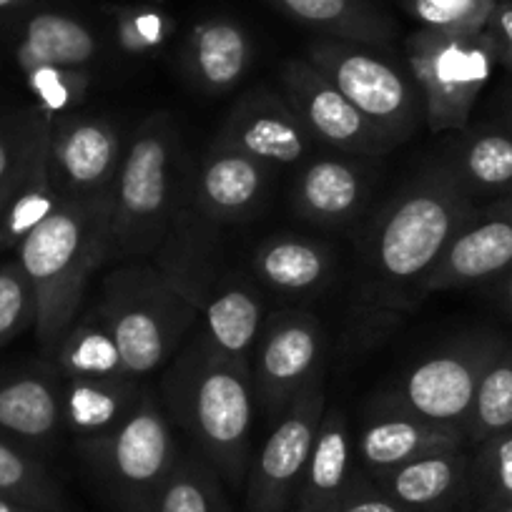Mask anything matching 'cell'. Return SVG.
I'll return each mask as SVG.
<instances>
[{
	"instance_id": "cell-34",
	"label": "cell",
	"mask_w": 512,
	"mask_h": 512,
	"mask_svg": "<svg viewBox=\"0 0 512 512\" xmlns=\"http://www.w3.org/2000/svg\"><path fill=\"white\" fill-rule=\"evenodd\" d=\"M402 6L422 28L472 36L485 31L497 0H402Z\"/></svg>"
},
{
	"instance_id": "cell-25",
	"label": "cell",
	"mask_w": 512,
	"mask_h": 512,
	"mask_svg": "<svg viewBox=\"0 0 512 512\" xmlns=\"http://www.w3.org/2000/svg\"><path fill=\"white\" fill-rule=\"evenodd\" d=\"M294 21L317 28L327 38L387 46L395 38V23L369 0H267Z\"/></svg>"
},
{
	"instance_id": "cell-27",
	"label": "cell",
	"mask_w": 512,
	"mask_h": 512,
	"mask_svg": "<svg viewBox=\"0 0 512 512\" xmlns=\"http://www.w3.org/2000/svg\"><path fill=\"white\" fill-rule=\"evenodd\" d=\"M98 56V41L81 21L63 13H38L26 23L18 43V66L31 71L38 66L86 68Z\"/></svg>"
},
{
	"instance_id": "cell-43",
	"label": "cell",
	"mask_w": 512,
	"mask_h": 512,
	"mask_svg": "<svg viewBox=\"0 0 512 512\" xmlns=\"http://www.w3.org/2000/svg\"><path fill=\"white\" fill-rule=\"evenodd\" d=\"M0 512H43V510H36V507L31 505H23V502L11 500V497H0Z\"/></svg>"
},
{
	"instance_id": "cell-6",
	"label": "cell",
	"mask_w": 512,
	"mask_h": 512,
	"mask_svg": "<svg viewBox=\"0 0 512 512\" xmlns=\"http://www.w3.org/2000/svg\"><path fill=\"white\" fill-rule=\"evenodd\" d=\"M307 61L362 113L387 149L405 144L425 121L415 78L377 46L324 36L309 43Z\"/></svg>"
},
{
	"instance_id": "cell-42",
	"label": "cell",
	"mask_w": 512,
	"mask_h": 512,
	"mask_svg": "<svg viewBox=\"0 0 512 512\" xmlns=\"http://www.w3.org/2000/svg\"><path fill=\"white\" fill-rule=\"evenodd\" d=\"M28 159H31V156H28ZM26 164H28V161H26ZM26 164H23V169H26ZM23 169L18 171L16 176H11V179H8L6 184H0V219H3V214H6V206H8V201L13 199V194H16L18 184H21Z\"/></svg>"
},
{
	"instance_id": "cell-14",
	"label": "cell",
	"mask_w": 512,
	"mask_h": 512,
	"mask_svg": "<svg viewBox=\"0 0 512 512\" xmlns=\"http://www.w3.org/2000/svg\"><path fill=\"white\" fill-rule=\"evenodd\" d=\"M512 269V194L477 206L420 289V297L490 284Z\"/></svg>"
},
{
	"instance_id": "cell-33",
	"label": "cell",
	"mask_w": 512,
	"mask_h": 512,
	"mask_svg": "<svg viewBox=\"0 0 512 512\" xmlns=\"http://www.w3.org/2000/svg\"><path fill=\"white\" fill-rule=\"evenodd\" d=\"M472 462V487L480 492L482 507L505 512L512 507V430L480 442Z\"/></svg>"
},
{
	"instance_id": "cell-39",
	"label": "cell",
	"mask_w": 512,
	"mask_h": 512,
	"mask_svg": "<svg viewBox=\"0 0 512 512\" xmlns=\"http://www.w3.org/2000/svg\"><path fill=\"white\" fill-rule=\"evenodd\" d=\"M339 512H412L390 497L374 480L352 477L347 492L339 500Z\"/></svg>"
},
{
	"instance_id": "cell-28",
	"label": "cell",
	"mask_w": 512,
	"mask_h": 512,
	"mask_svg": "<svg viewBox=\"0 0 512 512\" xmlns=\"http://www.w3.org/2000/svg\"><path fill=\"white\" fill-rule=\"evenodd\" d=\"M61 194L51 176V123L38 139L16 194L0 219V246H21V241L61 206Z\"/></svg>"
},
{
	"instance_id": "cell-21",
	"label": "cell",
	"mask_w": 512,
	"mask_h": 512,
	"mask_svg": "<svg viewBox=\"0 0 512 512\" xmlns=\"http://www.w3.org/2000/svg\"><path fill=\"white\" fill-rule=\"evenodd\" d=\"M251 63V41L239 23L211 18L191 31L184 51V66L199 91L219 96L231 91L246 76Z\"/></svg>"
},
{
	"instance_id": "cell-2",
	"label": "cell",
	"mask_w": 512,
	"mask_h": 512,
	"mask_svg": "<svg viewBox=\"0 0 512 512\" xmlns=\"http://www.w3.org/2000/svg\"><path fill=\"white\" fill-rule=\"evenodd\" d=\"M111 259V194L63 199L18 246L36 297V337L56 354L81 312L88 282Z\"/></svg>"
},
{
	"instance_id": "cell-36",
	"label": "cell",
	"mask_w": 512,
	"mask_h": 512,
	"mask_svg": "<svg viewBox=\"0 0 512 512\" xmlns=\"http://www.w3.org/2000/svg\"><path fill=\"white\" fill-rule=\"evenodd\" d=\"M36 324V297L21 262L0 267V347Z\"/></svg>"
},
{
	"instance_id": "cell-19",
	"label": "cell",
	"mask_w": 512,
	"mask_h": 512,
	"mask_svg": "<svg viewBox=\"0 0 512 512\" xmlns=\"http://www.w3.org/2000/svg\"><path fill=\"white\" fill-rule=\"evenodd\" d=\"M390 497L412 512H442L472 485V460L457 450L432 452L372 477Z\"/></svg>"
},
{
	"instance_id": "cell-37",
	"label": "cell",
	"mask_w": 512,
	"mask_h": 512,
	"mask_svg": "<svg viewBox=\"0 0 512 512\" xmlns=\"http://www.w3.org/2000/svg\"><path fill=\"white\" fill-rule=\"evenodd\" d=\"M171 21L159 11H144V8H128L118 13L116 36L123 51L128 53H151L164 46L171 36Z\"/></svg>"
},
{
	"instance_id": "cell-40",
	"label": "cell",
	"mask_w": 512,
	"mask_h": 512,
	"mask_svg": "<svg viewBox=\"0 0 512 512\" xmlns=\"http://www.w3.org/2000/svg\"><path fill=\"white\" fill-rule=\"evenodd\" d=\"M485 33L495 51V61L512 71V0H497Z\"/></svg>"
},
{
	"instance_id": "cell-7",
	"label": "cell",
	"mask_w": 512,
	"mask_h": 512,
	"mask_svg": "<svg viewBox=\"0 0 512 512\" xmlns=\"http://www.w3.org/2000/svg\"><path fill=\"white\" fill-rule=\"evenodd\" d=\"M83 460L121 512H156L181 452L154 395L141 397L126 422L101 440L78 442Z\"/></svg>"
},
{
	"instance_id": "cell-5",
	"label": "cell",
	"mask_w": 512,
	"mask_h": 512,
	"mask_svg": "<svg viewBox=\"0 0 512 512\" xmlns=\"http://www.w3.org/2000/svg\"><path fill=\"white\" fill-rule=\"evenodd\" d=\"M98 317L116 342L123 367L141 379L176 357L196 324V304L159 267H123L101 284Z\"/></svg>"
},
{
	"instance_id": "cell-15",
	"label": "cell",
	"mask_w": 512,
	"mask_h": 512,
	"mask_svg": "<svg viewBox=\"0 0 512 512\" xmlns=\"http://www.w3.org/2000/svg\"><path fill=\"white\" fill-rule=\"evenodd\" d=\"M274 166L214 141L189 176V199L211 224H244L267 201Z\"/></svg>"
},
{
	"instance_id": "cell-12",
	"label": "cell",
	"mask_w": 512,
	"mask_h": 512,
	"mask_svg": "<svg viewBox=\"0 0 512 512\" xmlns=\"http://www.w3.org/2000/svg\"><path fill=\"white\" fill-rule=\"evenodd\" d=\"M284 101L292 106L317 144L354 156H382L387 144L374 134L362 113L307 61L292 58L279 71Z\"/></svg>"
},
{
	"instance_id": "cell-22",
	"label": "cell",
	"mask_w": 512,
	"mask_h": 512,
	"mask_svg": "<svg viewBox=\"0 0 512 512\" xmlns=\"http://www.w3.org/2000/svg\"><path fill=\"white\" fill-rule=\"evenodd\" d=\"M354 440L347 417L339 407L324 410L317 442L309 455L302 485H299L294 512H324L339 505L352 482Z\"/></svg>"
},
{
	"instance_id": "cell-4",
	"label": "cell",
	"mask_w": 512,
	"mask_h": 512,
	"mask_svg": "<svg viewBox=\"0 0 512 512\" xmlns=\"http://www.w3.org/2000/svg\"><path fill=\"white\" fill-rule=\"evenodd\" d=\"M184 199L189 174L179 126L156 113L136 128L123 151L111 191V259L159 254L184 216Z\"/></svg>"
},
{
	"instance_id": "cell-10",
	"label": "cell",
	"mask_w": 512,
	"mask_h": 512,
	"mask_svg": "<svg viewBox=\"0 0 512 512\" xmlns=\"http://www.w3.org/2000/svg\"><path fill=\"white\" fill-rule=\"evenodd\" d=\"M324 374L319 372L279 417L269 440L251 457L246 475V512H287L297 500L309 455L324 417Z\"/></svg>"
},
{
	"instance_id": "cell-20",
	"label": "cell",
	"mask_w": 512,
	"mask_h": 512,
	"mask_svg": "<svg viewBox=\"0 0 512 512\" xmlns=\"http://www.w3.org/2000/svg\"><path fill=\"white\" fill-rule=\"evenodd\" d=\"M367 171L347 159H314L294 181V209L307 221L344 226L367 201Z\"/></svg>"
},
{
	"instance_id": "cell-16",
	"label": "cell",
	"mask_w": 512,
	"mask_h": 512,
	"mask_svg": "<svg viewBox=\"0 0 512 512\" xmlns=\"http://www.w3.org/2000/svg\"><path fill=\"white\" fill-rule=\"evenodd\" d=\"M216 141L269 166L304 164L317 144L284 96L269 88L244 93L226 113Z\"/></svg>"
},
{
	"instance_id": "cell-29",
	"label": "cell",
	"mask_w": 512,
	"mask_h": 512,
	"mask_svg": "<svg viewBox=\"0 0 512 512\" xmlns=\"http://www.w3.org/2000/svg\"><path fill=\"white\" fill-rule=\"evenodd\" d=\"M56 362L58 372L66 379H116L128 374L96 307L73 322L63 342L58 344Z\"/></svg>"
},
{
	"instance_id": "cell-38",
	"label": "cell",
	"mask_w": 512,
	"mask_h": 512,
	"mask_svg": "<svg viewBox=\"0 0 512 512\" xmlns=\"http://www.w3.org/2000/svg\"><path fill=\"white\" fill-rule=\"evenodd\" d=\"M48 123H51V116H46L38 108L36 116L23 118L16 126L0 128V184H6L11 176H16L23 169Z\"/></svg>"
},
{
	"instance_id": "cell-26",
	"label": "cell",
	"mask_w": 512,
	"mask_h": 512,
	"mask_svg": "<svg viewBox=\"0 0 512 512\" xmlns=\"http://www.w3.org/2000/svg\"><path fill=\"white\" fill-rule=\"evenodd\" d=\"M457 179L475 199L492 201L512 194V128L480 126L467 131L447 159Z\"/></svg>"
},
{
	"instance_id": "cell-17",
	"label": "cell",
	"mask_w": 512,
	"mask_h": 512,
	"mask_svg": "<svg viewBox=\"0 0 512 512\" xmlns=\"http://www.w3.org/2000/svg\"><path fill=\"white\" fill-rule=\"evenodd\" d=\"M384 407L387 410L379 412L362 427L357 445H354L359 460L372 477L407 465L412 460H420L432 452L457 450L467 442L465 432L457 427L435 425V422L422 420V417L387 405V402Z\"/></svg>"
},
{
	"instance_id": "cell-32",
	"label": "cell",
	"mask_w": 512,
	"mask_h": 512,
	"mask_svg": "<svg viewBox=\"0 0 512 512\" xmlns=\"http://www.w3.org/2000/svg\"><path fill=\"white\" fill-rule=\"evenodd\" d=\"M156 512H231L219 475L204 457L181 455Z\"/></svg>"
},
{
	"instance_id": "cell-23",
	"label": "cell",
	"mask_w": 512,
	"mask_h": 512,
	"mask_svg": "<svg viewBox=\"0 0 512 512\" xmlns=\"http://www.w3.org/2000/svg\"><path fill=\"white\" fill-rule=\"evenodd\" d=\"M141 397L139 379L131 374L116 379H66L63 425L78 442L101 440L131 417Z\"/></svg>"
},
{
	"instance_id": "cell-47",
	"label": "cell",
	"mask_w": 512,
	"mask_h": 512,
	"mask_svg": "<svg viewBox=\"0 0 512 512\" xmlns=\"http://www.w3.org/2000/svg\"><path fill=\"white\" fill-rule=\"evenodd\" d=\"M477 512H495V510H490V507H482V510H477Z\"/></svg>"
},
{
	"instance_id": "cell-35",
	"label": "cell",
	"mask_w": 512,
	"mask_h": 512,
	"mask_svg": "<svg viewBox=\"0 0 512 512\" xmlns=\"http://www.w3.org/2000/svg\"><path fill=\"white\" fill-rule=\"evenodd\" d=\"M28 88L36 96L38 108L46 116H66L73 113L86 101L91 76L86 68H61V66H38L26 71Z\"/></svg>"
},
{
	"instance_id": "cell-41",
	"label": "cell",
	"mask_w": 512,
	"mask_h": 512,
	"mask_svg": "<svg viewBox=\"0 0 512 512\" xmlns=\"http://www.w3.org/2000/svg\"><path fill=\"white\" fill-rule=\"evenodd\" d=\"M490 284H492V289H495V297H497V302H500V307L505 309L512 319V269L510 272L502 274V277H497L495 282H490Z\"/></svg>"
},
{
	"instance_id": "cell-18",
	"label": "cell",
	"mask_w": 512,
	"mask_h": 512,
	"mask_svg": "<svg viewBox=\"0 0 512 512\" xmlns=\"http://www.w3.org/2000/svg\"><path fill=\"white\" fill-rule=\"evenodd\" d=\"M63 427V387L43 372L0 379V437L28 447H46Z\"/></svg>"
},
{
	"instance_id": "cell-13",
	"label": "cell",
	"mask_w": 512,
	"mask_h": 512,
	"mask_svg": "<svg viewBox=\"0 0 512 512\" xmlns=\"http://www.w3.org/2000/svg\"><path fill=\"white\" fill-rule=\"evenodd\" d=\"M121 161V136L106 118L73 111L51 123V176L61 199L108 196Z\"/></svg>"
},
{
	"instance_id": "cell-46",
	"label": "cell",
	"mask_w": 512,
	"mask_h": 512,
	"mask_svg": "<svg viewBox=\"0 0 512 512\" xmlns=\"http://www.w3.org/2000/svg\"><path fill=\"white\" fill-rule=\"evenodd\" d=\"M324 512H339V505H334V507H329V510H324Z\"/></svg>"
},
{
	"instance_id": "cell-8",
	"label": "cell",
	"mask_w": 512,
	"mask_h": 512,
	"mask_svg": "<svg viewBox=\"0 0 512 512\" xmlns=\"http://www.w3.org/2000/svg\"><path fill=\"white\" fill-rule=\"evenodd\" d=\"M495 63L485 31L457 36L420 28L407 38L405 66L422 93L430 131H465Z\"/></svg>"
},
{
	"instance_id": "cell-24",
	"label": "cell",
	"mask_w": 512,
	"mask_h": 512,
	"mask_svg": "<svg viewBox=\"0 0 512 512\" xmlns=\"http://www.w3.org/2000/svg\"><path fill=\"white\" fill-rule=\"evenodd\" d=\"M334 254L324 244L302 236H272L251 254V272L279 294H312L332 279Z\"/></svg>"
},
{
	"instance_id": "cell-31",
	"label": "cell",
	"mask_w": 512,
	"mask_h": 512,
	"mask_svg": "<svg viewBox=\"0 0 512 512\" xmlns=\"http://www.w3.org/2000/svg\"><path fill=\"white\" fill-rule=\"evenodd\" d=\"M0 497H11L43 512H68L63 492L58 490L46 467L3 437H0Z\"/></svg>"
},
{
	"instance_id": "cell-44",
	"label": "cell",
	"mask_w": 512,
	"mask_h": 512,
	"mask_svg": "<svg viewBox=\"0 0 512 512\" xmlns=\"http://www.w3.org/2000/svg\"><path fill=\"white\" fill-rule=\"evenodd\" d=\"M505 126L512 128V91L507 93V103H505Z\"/></svg>"
},
{
	"instance_id": "cell-45",
	"label": "cell",
	"mask_w": 512,
	"mask_h": 512,
	"mask_svg": "<svg viewBox=\"0 0 512 512\" xmlns=\"http://www.w3.org/2000/svg\"><path fill=\"white\" fill-rule=\"evenodd\" d=\"M16 3H21V0H0V11H6V8L16 6Z\"/></svg>"
},
{
	"instance_id": "cell-1",
	"label": "cell",
	"mask_w": 512,
	"mask_h": 512,
	"mask_svg": "<svg viewBox=\"0 0 512 512\" xmlns=\"http://www.w3.org/2000/svg\"><path fill=\"white\" fill-rule=\"evenodd\" d=\"M161 407L221 480L246 485L256 412L249 369L221 359L196 332L161 379Z\"/></svg>"
},
{
	"instance_id": "cell-48",
	"label": "cell",
	"mask_w": 512,
	"mask_h": 512,
	"mask_svg": "<svg viewBox=\"0 0 512 512\" xmlns=\"http://www.w3.org/2000/svg\"><path fill=\"white\" fill-rule=\"evenodd\" d=\"M505 512H512V507H510V510H505Z\"/></svg>"
},
{
	"instance_id": "cell-30",
	"label": "cell",
	"mask_w": 512,
	"mask_h": 512,
	"mask_svg": "<svg viewBox=\"0 0 512 512\" xmlns=\"http://www.w3.org/2000/svg\"><path fill=\"white\" fill-rule=\"evenodd\" d=\"M507 430H512V344H502L487 364L465 425V437L472 445H480Z\"/></svg>"
},
{
	"instance_id": "cell-3",
	"label": "cell",
	"mask_w": 512,
	"mask_h": 512,
	"mask_svg": "<svg viewBox=\"0 0 512 512\" xmlns=\"http://www.w3.org/2000/svg\"><path fill=\"white\" fill-rule=\"evenodd\" d=\"M475 209L477 199L447 161L430 166L379 211L364 234V262L374 282L420 297L425 279Z\"/></svg>"
},
{
	"instance_id": "cell-11",
	"label": "cell",
	"mask_w": 512,
	"mask_h": 512,
	"mask_svg": "<svg viewBox=\"0 0 512 512\" xmlns=\"http://www.w3.org/2000/svg\"><path fill=\"white\" fill-rule=\"evenodd\" d=\"M322 344V327L312 314L287 309L264 319L249 369L256 405L269 420H279L322 372Z\"/></svg>"
},
{
	"instance_id": "cell-9",
	"label": "cell",
	"mask_w": 512,
	"mask_h": 512,
	"mask_svg": "<svg viewBox=\"0 0 512 512\" xmlns=\"http://www.w3.org/2000/svg\"><path fill=\"white\" fill-rule=\"evenodd\" d=\"M502 344L505 342L492 334L452 342L450 347L417 362L405 374L395 395L384 402L435 425L465 432L482 374Z\"/></svg>"
}]
</instances>
